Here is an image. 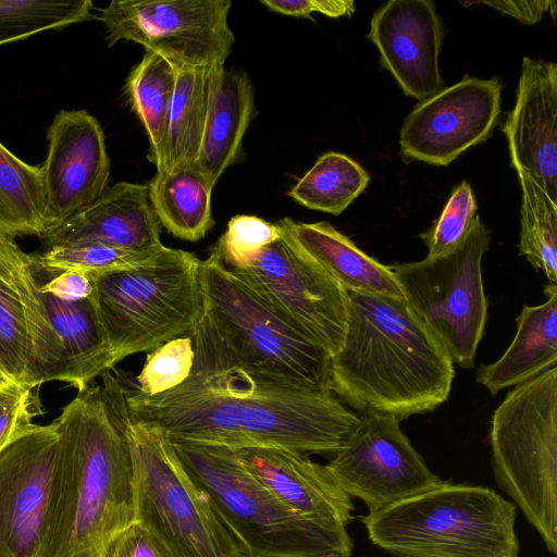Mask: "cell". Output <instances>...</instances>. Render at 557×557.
I'll list each match as a JSON object with an SVG mask.
<instances>
[{
  "label": "cell",
  "mask_w": 557,
  "mask_h": 557,
  "mask_svg": "<svg viewBox=\"0 0 557 557\" xmlns=\"http://www.w3.org/2000/svg\"><path fill=\"white\" fill-rule=\"evenodd\" d=\"M194 364L178 386L144 395L119 375L127 412L152 422L172 441L277 447L304 455H334L359 421L331 392L265 374L222 337L208 311L187 333Z\"/></svg>",
  "instance_id": "cell-1"
},
{
  "label": "cell",
  "mask_w": 557,
  "mask_h": 557,
  "mask_svg": "<svg viewBox=\"0 0 557 557\" xmlns=\"http://www.w3.org/2000/svg\"><path fill=\"white\" fill-rule=\"evenodd\" d=\"M52 422L57 462L37 557H111L134 522L132 459L121 422L96 382Z\"/></svg>",
  "instance_id": "cell-2"
},
{
  "label": "cell",
  "mask_w": 557,
  "mask_h": 557,
  "mask_svg": "<svg viewBox=\"0 0 557 557\" xmlns=\"http://www.w3.org/2000/svg\"><path fill=\"white\" fill-rule=\"evenodd\" d=\"M346 331L331 356V392L363 411L398 420L449 396L454 364L404 298L347 292Z\"/></svg>",
  "instance_id": "cell-3"
},
{
  "label": "cell",
  "mask_w": 557,
  "mask_h": 557,
  "mask_svg": "<svg viewBox=\"0 0 557 557\" xmlns=\"http://www.w3.org/2000/svg\"><path fill=\"white\" fill-rule=\"evenodd\" d=\"M100 376L131 454L134 522L174 557H243L209 495L187 471L165 431L127 412L115 374L107 370Z\"/></svg>",
  "instance_id": "cell-4"
},
{
  "label": "cell",
  "mask_w": 557,
  "mask_h": 557,
  "mask_svg": "<svg viewBox=\"0 0 557 557\" xmlns=\"http://www.w3.org/2000/svg\"><path fill=\"white\" fill-rule=\"evenodd\" d=\"M516 517L493 488L443 481L360 520L372 544L400 557H518Z\"/></svg>",
  "instance_id": "cell-5"
},
{
  "label": "cell",
  "mask_w": 557,
  "mask_h": 557,
  "mask_svg": "<svg viewBox=\"0 0 557 557\" xmlns=\"http://www.w3.org/2000/svg\"><path fill=\"white\" fill-rule=\"evenodd\" d=\"M172 443L187 471L209 495L243 557L351 556L354 542L346 528H325L288 509L240 463L232 448Z\"/></svg>",
  "instance_id": "cell-6"
},
{
  "label": "cell",
  "mask_w": 557,
  "mask_h": 557,
  "mask_svg": "<svg viewBox=\"0 0 557 557\" xmlns=\"http://www.w3.org/2000/svg\"><path fill=\"white\" fill-rule=\"evenodd\" d=\"M200 261L163 246L144 263L90 280V298L116 364L187 335L203 308Z\"/></svg>",
  "instance_id": "cell-7"
},
{
  "label": "cell",
  "mask_w": 557,
  "mask_h": 557,
  "mask_svg": "<svg viewBox=\"0 0 557 557\" xmlns=\"http://www.w3.org/2000/svg\"><path fill=\"white\" fill-rule=\"evenodd\" d=\"M490 442L495 481L557 554V367L511 391L495 409Z\"/></svg>",
  "instance_id": "cell-8"
},
{
  "label": "cell",
  "mask_w": 557,
  "mask_h": 557,
  "mask_svg": "<svg viewBox=\"0 0 557 557\" xmlns=\"http://www.w3.org/2000/svg\"><path fill=\"white\" fill-rule=\"evenodd\" d=\"M203 305L226 343L257 370L331 391V355L211 252L200 261Z\"/></svg>",
  "instance_id": "cell-9"
},
{
  "label": "cell",
  "mask_w": 557,
  "mask_h": 557,
  "mask_svg": "<svg viewBox=\"0 0 557 557\" xmlns=\"http://www.w3.org/2000/svg\"><path fill=\"white\" fill-rule=\"evenodd\" d=\"M490 240L487 226L476 215L454 250L389 265L409 308L444 347L453 364L462 369L473 368L487 319L481 262Z\"/></svg>",
  "instance_id": "cell-10"
},
{
  "label": "cell",
  "mask_w": 557,
  "mask_h": 557,
  "mask_svg": "<svg viewBox=\"0 0 557 557\" xmlns=\"http://www.w3.org/2000/svg\"><path fill=\"white\" fill-rule=\"evenodd\" d=\"M230 0H113L97 18L109 46L133 41L174 67L224 63L235 41Z\"/></svg>",
  "instance_id": "cell-11"
},
{
  "label": "cell",
  "mask_w": 557,
  "mask_h": 557,
  "mask_svg": "<svg viewBox=\"0 0 557 557\" xmlns=\"http://www.w3.org/2000/svg\"><path fill=\"white\" fill-rule=\"evenodd\" d=\"M228 270L331 356L339 350L346 331V290L281 232L247 262Z\"/></svg>",
  "instance_id": "cell-12"
},
{
  "label": "cell",
  "mask_w": 557,
  "mask_h": 557,
  "mask_svg": "<svg viewBox=\"0 0 557 557\" xmlns=\"http://www.w3.org/2000/svg\"><path fill=\"white\" fill-rule=\"evenodd\" d=\"M395 416L363 411L326 465L339 487L369 513L424 493L443 481L426 466Z\"/></svg>",
  "instance_id": "cell-13"
},
{
  "label": "cell",
  "mask_w": 557,
  "mask_h": 557,
  "mask_svg": "<svg viewBox=\"0 0 557 557\" xmlns=\"http://www.w3.org/2000/svg\"><path fill=\"white\" fill-rule=\"evenodd\" d=\"M502 84L497 77L465 75L456 84L420 101L400 128L406 161L446 166L492 135L500 114Z\"/></svg>",
  "instance_id": "cell-14"
},
{
  "label": "cell",
  "mask_w": 557,
  "mask_h": 557,
  "mask_svg": "<svg viewBox=\"0 0 557 557\" xmlns=\"http://www.w3.org/2000/svg\"><path fill=\"white\" fill-rule=\"evenodd\" d=\"M58 453L53 422L33 423L0 450V557H37Z\"/></svg>",
  "instance_id": "cell-15"
},
{
  "label": "cell",
  "mask_w": 557,
  "mask_h": 557,
  "mask_svg": "<svg viewBox=\"0 0 557 557\" xmlns=\"http://www.w3.org/2000/svg\"><path fill=\"white\" fill-rule=\"evenodd\" d=\"M41 164L48 207L57 225L108 188L110 159L98 120L85 110H61L47 132Z\"/></svg>",
  "instance_id": "cell-16"
},
{
  "label": "cell",
  "mask_w": 557,
  "mask_h": 557,
  "mask_svg": "<svg viewBox=\"0 0 557 557\" xmlns=\"http://www.w3.org/2000/svg\"><path fill=\"white\" fill-rule=\"evenodd\" d=\"M368 38L406 96L425 100L443 88L438 55L444 27L431 0H391L370 23Z\"/></svg>",
  "instance_id": "cell-17"
},
{
  "label": "cell",
  "mask_w": 557,
  "mask_h": 557,
  "mask_svg": "<svg viewBox=\"0 0 557 557\" xmlns=\"http://www.w3.org/2000/svg\"><path fill=\"white\" fill-rule=\"evenodd\" d=\"M510 164L557 203V64L524 57L516 102L503 127Z\"/></svg>",
  "instance_id": "cell-18"
},
{
  "label": "cell",
  "mask_w": 557,
  "mask_h": 557,
  "mask_svg": "<svg viewBox=\"0 0 557 557\" xmlns=\"http://www.w3.org/2000/svg\"><path fill=\"white\" fill-rule=\"evenodd\" d=\"M240 463L283 505L325 528L345 529L352 518L351 498L308 455L277 447L233 449Z\"/></svg>",
  "instance_id": "cell-19"
},
{
  "label": "cell",
  "mask_w": 557,
  "mask_h": 557,
  "mask_svg": "<svg viewBox=\"0 0 557 557\" xmlns=\"http://www.w3.org/2000/svg\"><path fill=\"white\" fill-rule=\"evenodd\" d=\"M47 248L99 243L122 249L149 251L163 246L160 222L148 197V185L120 182L88 207L41 236Z\"/></svg>",
  "instance_id": "cell-20"
},
{
  "label": "cell",
  "mask_w": 557,
  "mask_h": 557,
  "mask_svg": "<svg viewBox=\"0 0 557 557\" xmlns=\"http://www.w3.org/2000/svg\"><path fill=\"white\" fill-rule=\"evenodd\" d=\"M276 225L345 290L404 298L389 265L368 256L329 222L304 223L284 218Z\"/></svg>",
  "instance_id": "cell-21"
},
{
  "label": "cell",
  "mask_w": 557,
  "mask_h": 557,
  "mask_svg": "<svg viewBox=\"0 0 557 557\" xmlns=\"http://www.w3.org/2000/svg\"><path fill=\"white\" fill-rule=\"evenodd\" d=\"M253 99L246 73L228 72L224 63L211 65L207 119L195 165L213 186L240 153Z\"/></svg>",
  "instance_id": "cell-22"
},
{
  "label": "cell",
  "mask_w": 557,
  "mask_h": 557,
  "mask_svg": "<svg viewBox=\"0 0 557 557\" xmlns=\"http://www.w3.org/2000/svg\"><path fill=\"white\" fill-rule=\"evenodd\" d=\"M544 293V304L523 306L516 320V335L503 356L478 369L476 382L484 385L492 395L557 367L556 284L548 283Z\"/></svg>",
  "instance_id": "cell-23"
},
{
  "label": "cell",
  "mask_w": 557,
  "mask_h": 557,
  "mask_svg": "<svg viewBox=\"0 0 557 557\" xmlns=\"http://www.w3.org/2000/svg\"><path fill=\"white\" fill-rule=\"evenodd\" d=\"M42 293L62 352L59 382L81 392L104 371L114 368L112 348L90 297L66 301Z\"/></svg>",
  "instance_id": "cell-24"
},
{
  "label": "cell",
  "mask_w": 557,
  "mask_h": 557,
  "mask_svg": "<svg viewBox=\"0 0 557 557\" xmlns=\"http://www.w3.org/2000/svg\"><path fill=\"white\" fill-rule=\"evenodd\" d=\"M32 255L0 227V281L18 300L30 341L33 385L60 381L62 352L51 326Z\"/></svg>",
  "instance_id": "cell-25"
},
{
  "label": "cell",
  "mask_w": 557,
  "mask_h": 557,
  "mask_svg": "<svg viewBox=\"0 0 557 557\" xmlns=\"http://www.w3.org/2000/svg\"><path fill=\"white\" fill-rule=\"evenodd\" d=\"M213 187L194 164L157 172L148 185V197L160 224L169 233L183 240L197 242L214 225Z\"/></svg>",
  "instance_id": "cell-26"
},
{
  "label": "cell",
  "mask_w": 557,
  "mask_h": 557,
  "mask_svg": "<svg viewBox=\"0 0 557 557\" xmlns=\"http://www.w3.org/2000/svg\"><path fill=\"white\" fill-rule=\"evenodd\" d=\"M210 67H175V86L166 121L161 172L196 163L207 119Z\"/></svg>",
  "instance_id": "cell-27"
},
{
  "label": "cell",
  "mask_w": 557,
  "mask_h": 557,
  "mask_svg": "<svg viewBox=\"0 0 557 557\" xmlns=\"http://www.w3.org/2000/svg\"><path fill=\"white\" fill-rule=\"evenodd\" d=\"M55 225L41 165L22 161L0 141V227L12 237H41Z\"/></svg>",
  "instance_id": "cell-28"
},
{
  "label": "cell",
  "mask_w": 557,
  "mask_h": 557,
  "mask_svg": "<svg viewBox=\"0 0 557 557\" xmlns=\"http://www.w3.org/2000/svg\"><path fill=\"white\" fill-rule=\"evenodd\" d=\"M176 69L163 57L145 50L125 84L133 111L149 138V160L157 172L163 169L164 139L170 104L175 86Z\"/></svg>",
  "instance_id": "cell-29"
},
{
  "label": "cell",
  "mask_w": 557,
  "mask_h": 557,
  "mask_svg": "<svg viewBox=\"0 0 557 557\" xmlns=\"http://www.w3.org/2000/svg\"><path fill=\"white\" fill-rule=\"evenodd\" d=\"M369 182L367 171L351 158L326 152L295 184L288 196L308 209L339 215L366 190Z\"/></svg>",
  "instance_id": "cell-30"
},
{
  "label": "cell",
  "mask_w": 557,
  "mask_h": 557,
  "mask_svg": "<svg viewBox=\"0 0 557 557\" xmlns=\"http://www.w3.org/2000/svg\"><path fill=\"white\" fill-rule=\"evenodd\" d=\"M522 194L519 253L542 271L549 284L557 282V203L523 170H518Z\"/></svg>",
  "instance_id": "cell-31"
},
{
  "label": "cell",
  "mask_w": 557,
  "mask_h": 557,
  "mask_svg": "<svg viewBox=\"0 0 557 557\" xmlns=\"http://www.w3.org/2000/svg\"><path fill=\"white\" fill-rule=\"evenodd\" d=\"M90 0H0V46L91 18Z\"/></svg>",
  "instance_id": "cell-32"
},
{
  "label": "cell",
  "mask_w": 557,
  "mask_h": 557,
  "mask_svg": "<svg viewBox=\"0 0 557 557\" xmlns=\"http://www.w3.org/2000/svg\"><path fill=\"white\" fill-rule=\"evenodd\" d=\"M161 248L136 251L99 243H76L50 247L42 253L33 256V259L37 271H76L92 280L106 273L144 263L154 257Z\"/></svg>",
  "instance_id": "cell-33"
},
{
  "label": "cell",
  "mask_w": 557,
  "mask_h": 557,
  "mask_svg": "<svg viewBox=\"0 0 557 557\" xmlns=\"http://www.w3.org/2000/svg\"><path fill=\"white\" fill-rule=\"evenodd\" d=\"M0 364L18 384L33 385L32 349L22 307L0 281Z\"/></svg>",
  "instance_id": "cell-34"
},
{
  "label": "cell",
  "mask_w": 557,
  "mask_h": 557,
  "mask_svg": "<svg viewBox=\"0 0 557 557\" xmlns=\"http://www.w3.org/2000/svg\"><path fill=\"white\" fill-rule=\"evenodd\" d=\"M194 364L188 335L173 338L150 351L136 381L131 382L144 395H158L182 384Z\"/></svg>",
  "instance_id": "cell-35"
},
{
  "label": "cell",
  "mask_w": 557,
  "mask_h": 557,
  "mask_svg": "<svg viewBox=\"0 0 557 557\" xmlns=\"http://www.w3.org/2000/svg\"><path fill=\"white\" fill-rule=\"evenodd\" d=\"M478 206L471 185L462 181L453 189L441 215L420 238L428 247L426 257L447 253L468 235L476 216Z\"/></svg>",
  "instance_id": "cell-36"
},
{
  "label": "cell",
  "mask_w": 557,
  "mask_h": 557,
  "mask_svg": "<svg viewBox=\"0 0 557 557\" xmlns=\"http://www.w3.org/2000/svg\"><path fill=\"white\" fill-rule=\"evenodd\" d=\"M280 237L276 223L255 215L233 216L212 252L227 268L244 264Z\"/></svg>",
  "instance_id": "cell-37"
},
{
  "label": "cell",
  "mask_w": 557,
  "mask_h": 557,
  "mask_svg": "<svg viewBox=\"0 0 557 557\" xmlns=\"http://www.w3.org/2000/svg\"><path fill=\"white\" fill-rule=\"evenodd\" d=\"M42 413L38 387L11 383L0 387V450Z\"/></svg>",
  "instance_id": "cell-38"
},
{
  "label": "cell",
  "mask_w": 557,
  "mask_h": 557,
  "mask_svg": "<svg viewBox=\"0 0 557 557\" xmlns=\"http://www.w3.org/2000/svg\"><path fill=\"white\" fill-rule=\"evenodd\" d=\"M270 11L293 17H308L318 12L329 17L350 16L356 11L351 0H262Z\"/></svg>",
  "instance_id": "cell-39"
},
{
  "label": "cell",
  "mask_w": 557,
  "mask_h": 557,
  "mask_svg": "<svg viewBox=\"0 0 557 557\" xmlns=\"http://www.w3.org/2000/svg\"><path fill=\"white\" fill-rule=\"evenodd\" d=\"M111 557H174L152 534L133 522L120 536Z\"/></svg>",
  "instance_id": "cell-40"
},
{
  "label": "cell",
  "mask_w": 557,
  "mask_h": 557,
  "mask_svg": "<svg viewBox=\"0 0 557 557\" xmlns=\"http://www.w3.org/2000/svg\"><path fill=\"white\" fill-rule=\"evenodd\" d=\"M484 4L498 12L512 16L520 23L533 25L542 20L544 14L549 13L555 20L557 3L554 0H505V1H476L466 2L462 5Z\"/></svg>",
  "instance_id": "cell-41"
},
{
  "label": "cell",
  "mask_w": 557,
  "mask_h": 557,
  "mask_svg": "<svg viewBox=\"0 0 557 557\" xmlns=\"http://www.w3.org/2000/svg\"><path fill=\"white\" fill-rule=\"evenodd\" d=\"M40 289L62 300L77 301L91 296L92 283L83 273L63 271L57 273L47 283L40 284Z\"/></svg>",
  "instance_id": "cell-42"
},
{
  "label": "cell",
  "mask_w": 557,
  "mask_h": 557,
  "mask_svg": "<svg viewBox=\"0 0 557 557\" xmlns=\"http://www.w3.org/2000/svg\"><path fill=\"white\" fill-rule=\"evenodd\" d=\"M14 383V381L9 376L3 367L0 364V387Z\"/></svg>",
  "instance_id": "cell-43"
},
{
  "label": "cell",
  "mask_w": 557,
  "mask_h": 557,
  "mask_svg": "<svg viewBox=\"0 0 557 557\" xmlns=\"http://www.w3.org/2000/svg\"><path fill=\"white\" fill-rule=\"evenodd\" d=\"M293 557H342L337 554H325V555H317V556H293Z\"/></svg>",
  "instance_id": "cell-44"
}]
</instances>
